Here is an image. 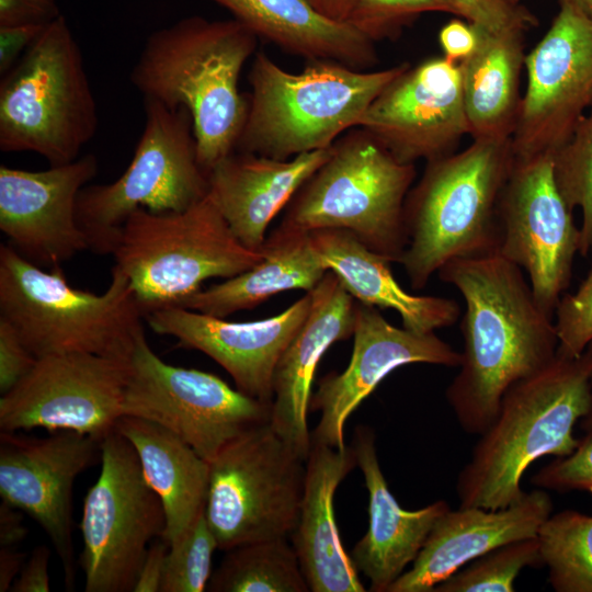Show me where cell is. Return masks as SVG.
I'll return each mask as SVG.
<instances>
[{
  "label": "cell",
  "mask_w": 592,
  "mask_h": 592,
  "mask_svg": "<svg viewBox=\"0 0 592 592\" xmlns=\"http://www.w3.org/2000/svg\"><path fill=\"white\" fill-rule=\"evenodd\" d=\"M129 358L91 353L38 357L0 398V430L75 431L101 441L122 413Z\"/></svg>",
  "instance_id": "obj_15"
},
{
  "label": "cell",
  "mask_w": 592,
  "mask_h": 592,
  "mask_svg": "<svg viewBox=\"0 0 592 592\" xmlns=\"http://www.w3.org/2000/svg\"><path fill=\"white\" fill-rule=\"evenodd\" d=\"M21 510L2 501L0 504V547L15 548L27 535Z\"/></svg>",
  "instance_id": "obj_47"
},
{
  "label": "cell",
  "mask_w": 592,
  "mask_h": 592,
  "mask_svg": "<svg viewBox=\"0 0 592 592\" xmlns=\"http://www.w3.org/2000/svg\"><path fill=\"white\" fill-rule=\"evenodd\" d=\"M551 512L553 501L539 488L504 509H449L435 522L412 567L387 592H433L476 558L508 543L537 536Z\"/></svg>",
  "instance_id": "obj_22"
},
{
  "label": "cell",
  "mask_w": 592,
  "mask_h": 592,
  "mask_svg": "<svg viewBox=\"0 0 592 592\" xmlns=\"http://www.w3.org/2000/svg\"><path fill=\"white\" fill-rule=\"evenodd\" d=\"M358 126L402 163L454 153L469 134L459 64L442 56L410 66L375 98Z\"/></svg>",
  "instance_id": "obj_17"
},
{
  "label": "cell",
  "mask_w": 592,
  "mask_h": 592,
  "mask_svg": "<svg viewBox=\"0 0 592 592\" xmlns=\"http://www.w3.org/2000/svg\"><path fill=\"white\" fill-rule=\"evenodd\" d=\"M115 430L133 445L147 483L162 503L163 539L171 545L205 511L209 463L156 422L123 415Z\"/></svg>",
  "instance_id": "obj_30"
},
{
  "label": "cell",
  "mask_w": 592,
  "mask_h": 592,
  "mask_svg": "<svg viewBox=\"0 0 592 592\" xmlns=\"http://www.w3.org/2000/svg\"><path fill=\"white\" fill-rule=\"evenodd\" d=\"M330 153L331 146L278 160L235 150L208 171V195L236 238L260 251L271 221Z\"/></svg>",
  "instance_id": "obj_25"
},
{
  "label": "cell",
  "mask_w": 592,
  "mask_h": 592,
  "mask_svg": "<svg viewBox=\"0 0 592 592\" xmlns=\"http://www.w3.org/2000/svg\"><path fill=\"white\" fill-rule=\"evenodd\" d=\"M351 447L368 491L369 523L350 556L357 571L368 579V591L387 592L414 561L435 522L451 506L437 500L414 511L401 508L380 469L371 428H355Z\"/></svg>",
  "instance_id": "obj_24"
},
{
  "label": "cell",
  "mask_w": 592,
  "mask_h": 592,
  "mask_svg": "<svg viewBox=\"0 0 592 592\" xmlns=\"http://www.w3.org/2000/svg\"><path fill=\"white\" fill-rule=\"evenodd\" d=\"M168 550L169 544L162 537L149 545L133 592H160Z\"/></svg>",
  "instance_id": "obj_46"
},
{
  "label": "cell",
  "mask_w": 592,
  "mask_h": 592,
  "mask_svg": "<svg viewBox=\"0 0 592 592\" xmlns=\"http://www.w3.org/2000/svg\"><path fill=\"white\" fill-rule=\"evenodd\" d=\"M557 186L571 209H581L579 253L592 250V105L554 153Z\"/></svg>",
  "instance_id": "obj_34"
},
{
  "label": "cell",
  "mask_w": 592,
  "mask_h": 592,
  "mask_svg": "<svg viewBox=\"0 0 592 592\" xmlns=\"http://www.w3.org/2000/svg\"><path fill=\"white\" fill-rule=\"evenodd\" d=\"M477 33L469 22L452 20L439 33L443 56L454 62L468 58L477 47Z\"/></svg>",
  "instance_id": "obj_44"
},
{
  "label": "cell",
  "mask_w": 592,
  "mask_h": 592,
  "mask_svg": "<svg viewBox=\"0 0 592 592\" xmlns=\"http://www.w3.org/2000/svg\"><path fill=\"white\" fill-rule=\"evenodd\" d=\"M218 544L205 511L169 545L160 592H203L212 577V558Z\"/></svg>",
  "instance_id": "obj_36"
},
{
  "label": "cell",
  "mask_w": 592,
  "mask_h": 592,
  "mask_svg": "<svg viewBox=\"0 0 592 592\" xmlns=\"http://www.w3.org/2000/svg\"><path fill=\"white\" fill-rule=\"evenodd\" d=\"M513 164L512 138L473 139L426 161L403 207L408 243L399 263L414 289L453 259L498 252V204Z\"/></svg>",
  "instance_id": "obj_4"
},
{
  "label": "cell",
  "mask_w": 592,
  "mask_h": 592,
  "mask_svg": "<svg viewBox=\"0 0 592 592\" xmlns=\"http://www.w3.org/2000/svg\"><path fill=\"white\" fill-rule=\"evenodd\" d=\"M306 460L271 426H253L209 462L205 516L218 548L287 537L296 527Z\"/></svg>",
  "instance_id": "obj_11"
},
{
  "label": "cell",
  "mask_w": 592,
  "mask_h": 592,
  "mask_svg": "<svg viewBox=\"0 0 592 592\" xmlns=\"http://www.w3.org/2000/svg\"><path fill=\"white\" fill-rule=\"evenodd\" d=\"M58 15L55 0H0V26L47 24Z\"/></svg>",
  "instance_id": "obj_42"
},
{
  "label": "cell",
  "mask_w": 592,
  "mask_h": 592,
  "mask_svg": "<svg viewBox=\"0 0 592 592\" xmlns=\"http://www.w3.org/2000/svg\"><path fill=\"white\" fill-rule=\"evenodd\" d=\"M572 210L557 186L553 157L514 161L498 204V253L526 272L535 300L553 318L579 253Z\"/></svg>",
  "instance_id": "obj_14"
},
{
  "label": "cell",
  "mask_w": 592,
  "mask_h": 592,
  "mask_svg": "<svg viewBox=\"0 0 592 592\" xmlns=\"http://www.w3.org/2000/svg\"><path fill=\"white\" fill-rule=\"evenodd\" d=\"M257 42L235 18L193 15L153 32L130 72L144 99L189 110L197 159L207 173L236 149L248 111L238 80Z\"/></svg>",
  "instance_id": "obj_2"
},
{
  "label": "cell",
  "mask_w": 592,
  "mask_h": 592,
  "mask_svg": "<svg viewBox=\"0 0 592 592\" xmlns=\"http://www.w3.org/2000/svg\"><path fill=\"white\" fill-rule=\"evenodd\" d=\"M46 24L0 26V73L5 75L42 33Z\"/></svg>",
  "instance_id": "obj_43"
},
{
  "label": "cell",
  "mask_w": 592,
  "mask_h": 592,
  "mask_svg": "<svg viewBox=\"0 0 592 592\" xmlns=\"http://www.w3.org/2000/svg\"><path fill=\"white\" fill-rule=\"evenodd\" d=\"M591 373L587 351L577 357L557 353L504 392L496 419L457 477L459 506L504 509L526 493L521 480L535 460L576 449L574 425L592 407Z\"/></svg>",
  "instance_id": "obj_3"
},
{
  "label": "cell",
  "mask_w": 592,
  "mask_h": 592,
  "mask_svg": "<svg viewBox=\"0 0 592 592\" xmlns=\"http://www.w3.org/2000/svg\"><path fill=\"white\" fill-rule=\"evenodd\" d=\"M262 259L251 269L201 289L179 306L226 318L253 309L289 289L310 292L329 271L310 232L280 224L265 239Z\"/></svg>",
  "instance_id": "obj_27"
},
{
  "label": "cell",
  "mask_w": 592,
  "mask_h": 592,
  "mask_svg": "<svg viewBox=\"0 0 592 592\" xmlns=\"http://www.w3.org/2000/svg\"><path fill=\"white\" fill-rule=\"evenodd\" d=\"M49 270L0 246V317L32 354L129 358L145 317L126 275L113 266L107 288L95 294L71 286L61 266Z\"/></svg>",
  "instance_id": "obj_6"
},
{
  "label": "cell",
  "mask_w": 592,
  "mask_h": 592,
  "mask_svg": "<svg viewBox=\"0 0 592 592\" xmlns=\"http://www.w3.org/2000/svg\"><path fill=\"white\" fill-rule=\"evenodd\" d=\"M437 273L466 307L462 364L445 396L462 430L480 435L504 392L555 360V320L538 306L524 271L498 252L453 259Z\"/></svg>",
  "instance_id": "obj_1"
},
{
  "label": "cell",
  "mask_w": 592,
  "mask_h": 592,
  "mask_svg": "<svg viewBox=\"0 0 592 592\" xmlns=\"http://www.w3.org/2000/svg\"><path fill=\"white\" fill-rule=\"evenodd\" d=\"M537 536L514 540L476 558L433 592H512L526 567H542Z\"/></svg>",
  "instance_id": "obj_35"
},
{
  "label": "cell",
  "mask_w": 592,
  "mask_h": 592,
  "mask_svg": "<svg viewBox=\"0 0 592 592\" xmlns=\"http://www.w3.org/2000/svg\"><path fill=\"white\" fill-rule=\"evenodd\" d=\"M146 317L179 306L210 278H230L261 259L234 235L207 194L180 212H133L112 253Z\"/></svg>",
  "instance_id": "obj_9"
},
{
  "label": "cell",
  "mask_w": 592,
  "mask_h": 592,
  "mask_svg": "<svg viewBox=\"0 0 592 592\" xmlns=\"http://www.w3.org/2000/svg\"><path fill=\"white\" fill-rule=\"evenodd\" d=\"M356 466L351 446L314 443L306 459L298 521L291 534L301 571L312 592H365L335 523L337 488Z\"/></svg>",
  "instance_id": "obj_26"
},
{
  "label": "cell",
  "mask_w": 592,
  "mask_h": 592,
  "mask_svg": "<svg viewBox=\"0 0 592 592\" xmlns=\"http://www.w3.org/2000/svg\"><path fill=\"white\" fill-rule=\"evenodd\" d=\"M459 16L491 33H525L538 24L520 0H452Z\"/></svg>",
  "instance_id": "obj_40"
},
{
  "label": "cell",
  "mask_w": 592,
  "mask_h": 592,
  "mask_svg": "<svg viewBox=\"0 0 592 592\" xmlns=\"http://www.w3.org/2000/svg\"><path fill=\"white\" fill-rule=\"evenodd\" d=\"M531 483L556 492L582 491L592 496V433L579 439L576 449L542 467Z\"/></svg>",
  "instance_id": "obj_39"
},
{
  "label": "cell",
  "mask_w": 592,
  "mask_h": 592,
  "mask_svg": "<svg viewBox=\"0 0 592 592\" xmlns=\"http://www.w3.org/2000/svg\"><path fill=\"white\" fill-rule=\"evenodd\" d=\"M559 5L525 55L527 87L512 135L515 162L553 157L592 105V18Z\"/></svg>",
  "instance_id": "obj_16"
},
{
  "label": "cell",
  "mask_w": 592,
  "mask_h": 592,
  "mask_svg": "<svg viewBox=\"0 0 592 592\" xmlns=\"http://www.w3.org/2000/svg\"><path fill=\"white\" fill-rule=\"evenodd\" d=\"M409 62L363 71L331 60H312L300 72L281 68L258 52L248 80L251 95L235 150L278 160L329 148L357 127L375 98Z\"/></svg>",
  "instance_id": "obj_5"
},
{
  "label": "cell",
  "mask_w": 592,
  "mask_h": 592,
  "mask_svg": "<svg viewBox=\"0 0 592 592\" xmlns=\"http://www.w3.org/2000/svg\"><path fill=\"white\" fill-rule=\"evenodd\" d=\"M122 413L162 425L209 463L230 441L269 422L271 405L212 373L166 363L143 330L129 355Z\"/></svg>",
  "instance_id": "obj_13"
},
{
  "label": "cell",
  "mask_w": 592,
  "mask_h": 592,
  "mask_svg": "<svg viewBox=\"0 0 592 592\" xmlns=\"http://www.w3.org/2000/svg\"><path fill=\"white\" fill-rule=\"evenodd\" d=\"M559 4H567L582 14L592 18V0H559Z\"/></svg>",
  "instance_id": "obj_50"
},
{
  "label": "cell",
  "mask_w": 592,
  "mask_h": 592,
  "mask_svg": "<svg viewBox=\"0 0 592 592\" xmlns=\"http://www.w3.org/2000/svg\"><path fill=\"white\" fill-rule=\"evenodd\" d=\"M311 306L306 294L271 318L235 322L180 306L148 314L145 319L158 334L177 340V346L200 351L218 363L243 394L272 403L275 366Z\"/></svg>",
  "instance_id": "obj_21"
},
{
  "label": "cell",
  "mask_w": 592,
  "mask_h": 592,
  "mask_svg": "<svg viewBox=\"0 0 592 592\" xmlns=\"http://www.w3.org/2000/svg\"><path fill=\"white\" fill-rule=\"evenodd\" d=\"M415 175L414 163L398 161L364 128H351L293 196L281 223L308 232L349 231L399 263L408 243L403 207Z\"/></svg>",
  "instance_id": "obj_7"
},
{
  "label": "cell",
  "mask_w": 592,
  "mask_h": 592,
  "mask_svg": "<svg viewBox=\"0 0 592 592\" xmlns=\"http://www.w3.org/2000/svg\"><path fill=\"white\" fill-rule=\"evenodd\" d=\"M100 452V440L75 431L44 439L0 434V496L44 530L59 556L68 588L75 579L72 488Z\"/></svg>",
  "instance_id": "obj_18"
},
{
  "label": "cell",
  "mask_w": 592,
  "mask_h": 592,
  "mask_svg": "<svg viewBox=\"0 0 592 592\" xmlns=\"http://www.w3.org/2000/svg\"><path fill=\"white\" fill-rule=\"evenodd\" d=\"M537 538L556 592H592V515L574 510L550 514Z\"/></svg>",
  "instance_id": "obj_33"
},
{
  "label": "cell",
  "mask_w": 592,
  "mask_h": 592,
  "mask_svg": "<svg viewBox=\"0 0 592 592\" xmlns=\"http://www.w3.org/2000/svg\"><path fill=\"white\" fill-rule=\"evenodd\" d=\"M212 592H308L297 554L286 537L226 550L207 585Z\"/></svg>",
  "instance_id": "obj_32"
},
{
  "label": "cell",
  "mask_w": 592,
  "mask_h": 592,
  "mask_svg": "<svg viewBox=\"0 0 592 592\" xmlns=\"http://www.w3.org/2000/svg\"><path fill=\"white\" fill-rule=\"evenodd\" d=\"M353 350L341 373H330L311 396L309 409L321 412L311 442L346 447L344 424L352 412L392 371L411 363L459 367L462 353L434 332L418 333L389 323L377 307L356 300Z\"/></svg>",
  "instance_id": "obj_20"
},
{
  "label": "cell",
  "mask_w": 592,
  "mask_h": 592,
  "mask_svg": "<svg viewBox=\"0 0 592 592\" xmlns=\"http://www.w3.org/2000/svg\"><path fill=\"white\" fill-rule=\"evenodd\" d=\"M428 12L459 15L452 0H355L348 23L372 42L395 39Z\"/></svg>",
  "instance_id": "obj_37"
},
{
  "label": "cell",
  "mask_w": 592,
  "mask_h": 592,
  "mask_svg": "<svg viewBox=\"0 0 592 592\" xmlns=\"http://www.w3.org/2000/svg\"><path fill=\"white\" fill-rule=\"evenodd\" d=\"M144 101L145 125L127 169L112 183L84 186L77 200L78 223L90 250L99 254L113 253L136 209L180 212L208 194V173L197 159L189 110Z\"/></svg>",
  "instance_id": "obj_10"
},
{
  "label": "cell",
  "mask_w": 592,
  "mask_h": 592,
  "mask_svg": "<svg viewBox=\"0 0 592 592\" xmlns=\"http://www.w3.org/2000/svg\"><path fill=\"white\" fill-rule=\"evenodd\" d=\"M585 351L591 355L592 357V341L588 344ZM591 385H592V373H591ZM581 429L585 432V434L592 433V407L589 413L582 418L581 420Z\"/></svg>",
  "instance_id": "obj_51"
},
{
  "label": "cell",
  "mask_w": 592,
  "mask_h": 592,
  "mask_svg": "<svg viewBox=\"0 0 592 592\" xmlns=\"http://www.w3.org/2000/svg\"><path fill=\"white\" fill-rule=\"evenodd\" d=\"M49 558L50 550L41 545L33 549L18 578L13 582L12 592H49Z\"/></svg>",
  "instance_id": "obj_45"
},
{
  "label": "cell",
  "mask_w": 592,
  "mask_h": 592,
  "mask_svg": "<svg viewBox=\"0 0 592 592\" xmlns=\"http://www.w3.org/2000/svg\"><path fill=\"white\" fill-rule=\"evenodd\" d=\"M311 240L329 271L355 300L394 309L402 327L418 333L454 325L460 314L457 301L439 296H417L395 280L390 261L375 253L351 232L341 229L310 231Z\"/></svg>",
  "instance_id": "obj_28"
},
{
  "label": "cell",
  "mask_w": 592,
  "mask_h": 592,
  "mask_svg": "<svg viewBox=\"0 0 592 592\" xmlns=\"http://www.w3.org/2000/svg\"><path fill=\"white\" fill-rule=\"evenodd\" d=\"M98 128L80 47L62 14L46 24L0 83V149L49 166L78 159Z\"/></svg>",
  "instance_id": "obj_8"
},
{
  "label": "cell",
  "mask_w": 592,
  "mask_h": 592,
  "mask_svg": "<svg viewBox=\"0 0 592 592\" xmlns=\"http://www.w3.org/2000/svg\"><path fill=\"white\" fill-rule=\"evenodd\" d=\"M475 30L477 47L458 62L469 135L473 139L512 138L523 98L524 33Z\"/></svg>",
  "instance_id": "obj_31"
},
{
  "label": "cell",
  "mask_w": 592,
  "mask_h": 592,
  "mask_svg": "<svg viewBox=\"0 0 592 592\" xmlns=\"http://www.w3.org/2000/svg\"><path fill=\"white\" fill-rule=\"evenodd\" d=\"M310 294L308 316L274 369L270 417L274 431L305 460L312 444L307 413L315 374L326 351L353 335L356 304L332 271Z\"/></svg>",
  "instance_id": "obj_23"
},
{
  "label": "cell",
  "mask_w": 592,
  "mask_h": 592,
  "mask_svg": "<svg viewBox=\"0 0 592 592\" xmlns=\"http://www.w3.org/2000/svg\"><path fill=\"white\" fill-rule=\"evenodd\" d=\"M100 456L80 521L84 591L132 592L149 545L163 538L166 514L128 440L111 431L100 441Z\"/></svg>",
  "instance_id": "obj_12"
},
{
  "label": "cell",
  "mask_w": 592,
  "mask_h": 592,
  "mask_svg": "<svg viewBox=\"0 0 592 592\" xmlns=\"http://www.w3.org/2000/svg\"><path fill=\"white\" fill-rule=\"evenodd\" d=\"M25 555L15 548L1 547L0 549V592L10 591L25 563Z\"/></svg>",
  "instance_id": "obj_48"
},
{
  "label": "cell",
  "mask_w": 592,
  "mask_h": 592,
  "mask_svg": "<svg viewBox=\"0 0 592 592\" xmlns=\"http://www.w3.org/2000/svg\"><path fill=\"white\" fill-rule=\"evenodd\" d=\"M36 360L13 326L0 317L1 395L13 388L31 371Z\"/></svg>",
  "instance_id": "obj_41"
},
{
  "label": "cell",
  "mask_w": 592,
  "mask_h": 592,
  "mask_svg": "<svg viewBox=\"0 0 592 592\" xmlns=\"http://www.w3.org/2000/svg\"><path fill=\"white\" fill-rule=\"evenodd\" d=\"M320 14L335 21L348 23L355 0H307Z\"/></svg>",
  "instance_id": "obj_49"
},
{
  "label": "cell",
  "mask_w": 592,
  "mask_h": 592,
  "mask_svg": "<svg viewBox=\"0 0 592 592\" xmlns=\"http://www.w3.org/2000/svg\"><path fill=\"white\" fill-rule=\"evenodd\" d=\"M94 155L29 171L0 167V229L8 244L41 267H57L90 250L77 219V200L95 177Z\"/></svg>",
  "instance_id": "obj_19"
},
{
  "label": "cell",
  "mask_w": 592,
  "mask_h": 592,
  "mask_svg": "<svg viewBox=\"0 0 592 592\" xmlns=\"http://www.w3.org/2000/svg\"><path fill=\"white\" fill-rule=\"evenodd\" d=\"M554 320L557 353L567 357L581 355L592 341V269L574 293L561 297Z\"/></svg>",
  "instance_id": "obj_38"
},
{
  "label": "cell",
  "mask_w": 592,
  "mask_h": 592,
  "mask_svg": "<svg viewBox=\"0 0 592 592\" xmlns=\"http://www.w3.org/2000/svg\"><path fill=\"white\" fill-rule=\"evenodd\" d=\"M210 1L258 37L310 61L331 60L363 70L378 60L374 42L349 23L323 16L307 0Z\"/></svg>",
  "instance_id": "obj_29"
}]
</instances>
